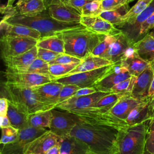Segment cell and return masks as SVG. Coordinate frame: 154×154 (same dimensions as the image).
I'll list each match as a JSON object with an SVG mask.
<instances>
[{
    "label": "cell",
    "mask_w": 154,
    "mask_h": 154,
    "mask_svg": "<svg viewBox=\"0 0 154 154\" xmlns=\"http://www.w3.org/2000/svg\"><path fill=\"white\" fill-rule=\"evenodd\" d=\"M61 54L37 47V58L50 63Z\"/></svg>",
    "instance_id": "obj_44"
},
{
    "label": "cell",
    "mask_w": 154,
    "mask_h": 154,
    "mask_svg": "<svg viewBox=\"0 0 154 154\" xmlns=\"http://www.w3.org/2000/svg\"><path fill=\"white\" fill-rule=\"evenodd\" d=\"M8 108V100L7 98L2 97L0 99V116L7 115Z\"/></svg>",
    "instance_id": "obj_51"
},
{
    "label": "cell",
    "mask_w": 154,
    "mask_h": 154,
    "mask_svg": "<svg viewBox=\"0 0 154 154\" xmlns=\"http://www.w3.org/2000/svg\"><path fill=\"white\" fill-rule=\"evenodd\" d=\"M80 88H81L78 86L73 84L64 85L60 93L57 100V105L71 98L75 94V93Z\"/></svg>",
    "instance_id": "obj_42"
},
{
    "label": "cell",
    "mask_w": 154,
    "mask_h": 154,
    "mask_svg": "<svg viewBox=\"0 0 154 154\" xmlns=\"http://www.w3.org/2000/svg\"><path fill=\"white\" fill-rule=\"evenodd\" d=\"M12 24H19L31 28L41 33L42 37L55 35L67 29L78 27L81 24L58 22L52 18L48 11L25 16L16 14L7 20Z\"/></svg>",
    "instance_id": "obj_3"
},
{
    "label": "cell",
    "mask_w": 154,
    "mask_h": 154,
    "mask_svg": "<svg viewBox=\"0 0 154 154\" xmlns=\"http://www.w3.org/2000/svg\"><path fill=\"white\" fill-rule=\"evenodd\" d=\"M120 63L122 66L128 70L131 75L134 76H138L146 69L151 67L149 62L144 60L138 55L133 46L129 49Z\"/></svg>",
    "instance_id": "obj_20"
},
{
    "label": "cell",
    "mask_w": 154,
    "mask_h": 154,
    "mask_svg": "<svg viewBox=\"0 0 154 154\" xmlns=\"http://www.w3.org/2000/svg\"><path fill=\"white\" fill-rule=\"evenodd\" d=\"M153 99H154V78L153 79V81L152 82V84L149 91L147 101L150 100H153Z\"/></svg>",
    "instance_id": "obj_55"
},
{
    "label": "cell",
    "mask_w": 154,
    "mask_h": 154,
    "mask_svg": "<svg viewBox=\"0 0 154 154\" xmlns=\"http://www.w3.org/2000/svg\"><path fill=\"white\" fill-rule=\"evenodd\" d=\"M133 48L138 55L150 64L154 61V38L149 33L134 43Z\"/></svg>",
    "instance_id": "obj_27"
},
{
    "label": "cell",
    "mask_w": 154,
    "mask_h": 154,
    "mask_svg": "<svg viewBox=\"0 0 154 154\" xmlns=\"http://www.w3.org/2000/svg\"><path fill=\"white\" fill-rule=\"evenodd\" d=\"M63 138L50 130H47L42 135L26 144L24 154H46L53 146L59 145Z\"/></svg>",
    "instance_id": "obj_13"
},
{
    "label": "cell",
    "mask_w": 154,
    "mask_h": 154,
    "mask_svg": "<svg viewBox=\"0 0 154 154\" xmlns=\"http://www.w3.org/2000/svg\"><path fill=\"white\" fill-rule=\"evenodd\" d=\"M90 151L88 146L78 138L70 135L63 137L60 154H87Z\"/></svg>",
    "instance_id": "obj_28"
},
{
    "label": "cell",
    "mask_w": 154,
    "mask_h": 154,
    "mask_svg": "<svg viewBox=\"0 0 154 154\" xmlns=\"http://www.w3.org/2000/svg\"><path fill=\"white\" fill-rule=\"evenodd\" d=\"M143 154H152V153H150V152H149L148 151H147V150H145Z\"/></svg>",
    "instance_id": "obj_60"
},
{
    "label": "cell",
    "mask_w": 154,
    "mask_h": 154,
    "mask_svg": "<svg viewBox=\"0 0 154 154\" xmlns=\"http://www.w3.org/2000/svg\"><path fill=\"white\" fill-rule=\"evenodd\" d=\"M45 128H37L31 126L19 130L18 137L15 141L2 145L0 154H24L25 147L45 133Z\"/></svg>",
    "instance_id": "obj_10"
},
{
    "label": "cell",
    "mask_w": 154,
    "mask_h": 154,
    "mask_svg": "<svg viewBox=\"0 0 154 154\" xmlns=\"http://www.w3.org/2000/svg\"><path fill=\"white\" fill-rule=\"evenodd\" d=\"M2 88L3 97L20 106L29 114L55 108L54 106L40 102L32 87L15 85L4 82L2 83Z\"/></svg>",
    "instance_id": "obj_4"
},
{
    "label": "cell",
    "mask_w": 154,
    "mask_h": 154,
    "mask_svg": "<svg viewBox=\"0 0 154 154\" xmlns=\"http://www.w3.org/2000/svg\"><path fill=\"white\" fill-rule=\"evenodd\" d=\"M129 10L128 4H126L115 10L103 11L99 16L119 29L123 26V17Z\"/></svg>",
    "instance_id": "obj_33"
},
{
    "label": "cell",
    "mask_w": 154,
    "mask_h": 154,
    "mask_svg": "<svg viewBox=\"0 0 154 154\" xmlns=\"http://www.w3.org/2000/svg\"><path fill=\"white\" fill-rule=\"evenodd\" d=\"M80 63H75L67 64H49V72L52 76V81L66 76Z\"/></svg>",
    "instance_id": "obj_37"
},
{
    "label": "cell",
    "mask_w": 154,
    "mask_h": 154,
    "mask_svg": "<svg viewBox=\"0 0 154 154\" xmlns=\"http://www.w3.org/2000/svg\"><path fill=\"white\" fill-rule=\"evenodd\" d=\"M137 76H132L129 79L114 85L110 90L111 93H122L131 94Z\"/></svg>",
    "instance_id": "obj_39"
},
{
    "label": "cell",
    "mask_w": 154,
    "mask_h": 154,
    "mask_svg": "<svg viewBox=\"0 0 154 154\" xmlns=\"http://www.w3.org/2000/svg\"><path fill=\"white\" fill-rule=\"evenodd\" d=\"M5 82L22 87H33L52 81L51 77L35 73H11L4 72Z\"/></svg>",
    "instance_id": "obj_14"
},
{
    "label": "cell",
    "mask_w": 154,
    "mask_h": 154,
    "mask_svg": "<svg viewBox=\"0 0 154 154\" xmlns=\"http://www.w3.org/2000/svg\"><path fill=\"white\" fill-rule=\"evenodd\" d=\"M46 154H60V144L53 146Z\"/></svg>",
    "instance_id": "obj_54"
},
{
    "label": "cell",
    "mask_w": 154,
    "mask_h": 154,
    "mask_svg": "<svg viewBox=\"0 0 154 154\" xmlns=\"http://www.w3.org/2000/svg\"><path fill=\"white\" fill-rule=\"evenodd\" d=\"M42 48L60 54H65L64 43L60 33L55 35L42 37L37 40L36 45Z\"/></svg>",
    "instance_id": "obj_31"
},
{
    "label": "cell",
    "mask_w": 154,
    "mask_h": 154,
    "mask_svg": "<svg viewBox=\"0 0 154 154\" xmlns=\"http://www.w3.org/2000/svg\"><path fill=\"white\" fill-rule=\"evenodd\" d=\"M144 102L132 97L130 94L122 97L108 112L114 117L125 122L129 113L138 105Z\"/></svg>",
    "instance_id": "obj_23"
},
{
    "label": "cell",
    "mask_w": 154,
    "mask_h": 154,
    "mask_svg": "<svg viewBox=\"0 0 154 154\" xmlns=\"http://www.w3.org/2000/svg\"><path fill=\"white\" fill-rule=\"evenodd\" d=\"M5 72L11 73H35L48 76L52 78L49 72V64L38 58H37L29 66L17 69H7Z\"/></svg>",
    "instance_id": "obj_32"
},
{
    "label": "cell",
    "mask_w": 154,
    "mask_h": 154,
    "mask_svg": "<svg viewBox=\"0 0 154 154\" xmlns=\"http://www.w3.org/2000/svg\"><path fill=\"white\" fill-rule=\"evenodd\" d=\"M82 60L70 55L66 54H61L60 56H58L56 59L54 61L49 63V64H67L75 63H80Z\"/></svg>",
    "instance_id": "obj_46"
},
{
    "label": "cell",
    "mask_w": 154,
    "mask_h": 154,
    "mask_svg": "<svg viewBox=\"0 0 154 154\" xmlns=\"http://www.w3.org/2000/svg\"><path fill=\"white\" fill-rule=\"evenodd\" d=\"M145 150L154 154V117L149 121Z\"/></svg>",
    "instance_id": "obj_43"
},
{
    "label": "cell",
    "mask_w": 154,
    "mask_h": 154,
    "mask_svg": "<svg viewBox=\"0 0 154 154\" xmlns=\"http://www.w3.org/2000/svg\"><path fill=\"white\" fill-rule=\"evenodd\" d=\"M132 76L121 64L120 61L112 64L111 71L93 87L97 91L110 93L111 89L117 84L125 81Z\"/></svg>",
    "instance_id": "obj_11"
},
{
    "label": "cell",
    "mask_w": 154,
    "mask_h": 154,
    "mask_svg": "<svg viewBox=\"0 0 154 154\" xmlns=\"http://www.w3.org/2000/svg\"><path fill=\"white\" fill-rule=\"evenodd\" d=\"M52 119V109L29 114L28 120L29 126L37 128H49Z\"/></svg>",
    "instance_id": "obj_35"
},
{
    "label": "cell",
    "mask_w": 154,
    "mask_h": 154,
    "mask_svg": "<svg viewBox=\"0 0 154 154\" xmlns=\"http://www.w3.org/2000/svg\"><path fill=\"white\" fill-rule=\"evenodd\" d=\"M103 11L112 10L128 4L126 0H101Z\"/></svg>",
    "instance_id": "obj_47"
},
{
    "label": "cell",
    "mask_w": 154,
    "mask_h": 154,
    "mask_svg": "<svg viewBox=\"0 0 154 154\" xmlns=\"http://www.w3.org/2000/svg\"><path fill=\"white\" fill-rule=\"evenodd\" d=\"M154 28V13L151 14L141 25L138 40L148 34Z\"/></svg>",
    "instance_id": "obj_45"
},
{
    "label": "cell",
    "mask_w": 154,
    "mask_h": 154,
    "mask_svg": "<svg viewBox=\"0 0 154 154\" xmlns=\"http://www.w3.org/2000/svg\"><path fill=\"white\" fill-rule=\"evenodd\" d=\"M154 78V72L150 67L147 68L137 76L131 96L140 101L147 102L149 91Z\"/></svg>",
    "instance_id": "obj_19"
},
{
    "label": "cell",
    "mask_w": 154,
    "mask_h": 154,
    "mask_svg": "<svg viewBox=\"0 0 154 154\" xmlns=\"http://www.w3.org/2000/svg\"><path fill=\"white\" fill-rule=\"evenodd\" d=\"M103 11L101 0H92L82 8L81 15L85 16H98Z\"/></svg>",
    "instance_id": "obj_38"
},
{
    "label": "cell",
    "mask_w": 154,
    "mask_h": 154,
    "mask_svg": "<svg viewBox=\"0 0 154 154\" xmlns=\"http://www.w3.org/2000/svg\"><path fill=\"white\" fill-rule=\"evenodd\" d=\"M63 0H45V4L46 7H48V6L51 4H54V3H57V2H62Z\"/></svg>",
    "instance_id": "obj_56"
},
{
    "label": "cell",
    "mask_w": 154,
    "mask_h": 154,
    "mask_svg": "<svg viewBox=\"0 0 154 154\" xmlns=\"http://www.w3.org/2000/svg\"><path fill=\"white\" fill-rule=\"evenodd\" d=\"M91 1L92 0H63L61 2L75 8L81 14L83 7Z\"/></svg>",
    "instance_id": "obj_48"
},
{
    "label": "cell",
    "mask_w": 154,
    "mask_h": 154,
    "mask_svg": "<svg viewBox=\"0 0 154 154\" xmlns=\"http://www.w3.org/2000/svg\"><path fill=\"white\" fill-rule=\"evenodd\" d=\"M96 91H97L94 87L82 88H80L79 90H78L72 97H80V96H87V95L93 94Z\"/></svg>",
    "instance_id": "obj_50"
},
{
    "label": "cell",
    "mask_w": 154,
    "mask_h": 154,
    "mask_svg": "<svg viewBox=\"0 0 154 154\" xmlns=\"http://www.w3.org/2000/svg\"><path fill=\"white\" fill-rule=\"evenodd\" d=\"M147 102H148V105H149L150 119H152V118L154 117V99L148 100Z\"/></svg>",
    "instance_id": "obj_53"
},
{
    "label": "cell",
    "mask_w": 154,
    "mask_h": 154,
    "mask_svg": "<svg viewBox=\"0 0 154 154\" xmlns=\"http://www.w3.org/2000/svg\"><path fill=\"white\" fill-rule=\"evenodd\" d=\"M87 154H96V153H93V152H92L90 151V152H88Z\"/></svg>",
    "instance_id": "obj_61"
},
{
    "label": "cell",
    "mask_w": 154,
    "mask_h": 154,
    "mask_svg": "<svg viewBox=\"0 0 154 154\" xmlns=\"http://www.w3.org/2000/svg\"><path fill=\"white\" fill-rule=\"evenodd\" d=\"M116 35H106L105 38L91 52L92 55L97 56L103 58L104 55L108 51L111 45L114 42L116 38Z\"/></svg>",
    "instance_id": "obj_40"
},
{
    "label": "cell",
    "mask_w": 154,
    "mask_h": 154,
    "mask_svg": "<svg viewBox=\"0 0 154 154\" xmlns=\"http://www.w3.org/2000/svg\"><path fill=\"white\" fill-rule=\"evenodd\" d=\"M112 66V64L91 71L65 76L54 79L53 81L60 82L64 85H76L81 88L93 87L98 81L104 78L111 71Z\"/></svg>",
    "instance_id": "obj_6"
},
{
    "label": "cell",
    "mask_w": 154,
    "mask_h": 154,
    "mask_svg": "<svg viewBox=\"0 0 154 154\" xmlns=\"http://www.w3.org/2000/svg\"><path fill=\"white\" fill-rule=\"evenodd\" d=\"M149 109L147 102H144L136 106L125 120L128 126L137 125L150 120Z\"/></svg>",
    "instance_id": "obj_30"
},
{
    "label": "cell",
    "mask_w": 154,
    "mask_h": 154,
    "mask_svg": "<svg viewBox=\"0 0 154 154\" xmlns=\"http://www.w3.org/2000/svg\"><path fill=\"white\" fill-rule=\"evenodd\" d=\"M1 13L4 14V16L2 20H6V21L8 19H9L10 17H13V16L19 14L16 7L13 6L10 7V6L6 5L4 7H1Z\"/></svg>",
    "instance_id": "obj_49"
},
{
    "label": "cell",
    "mask_w": 154,
    "mask_h": 154,
    "mask_svg": "<svg viewBox=\"0 0 154 154\" xmlns=\"http://www.w3.org/2000/svg\"><path fill=\"white\" fill-rule=\"evenodd\" d=\"M29 115L22 107L8 100L7 116L11 126L19 130L28 127Z\"/></svg>",
    "instance_id": "obj_24"
},
{
    "label": "cell",
    "mask_w": 154,
    "mask_h": 154,
    "mask_svg": "<svg viewBox=\"0 0 154 154\" xmlns=\"http://www.w3.org/2000/svg\"><path fill=\"white\" fill-rule=\"evenodd\" d=\"M64 43L65 54L83 60L103 40L105 35L95 33L81 24L78 27L60 32Z\"/></svg>",
    "instance_id": "obj_2"
},
{
    "label": "cell",
    "mask_w": 154,
    "mask_h": 154,
    "mask_svg": "<svg viewBox=\"0 0 154 154\" xmlns=\"http://www.w3.org/2000/svg\"><path fill=\"white\" fill-rule=\"evenodd\" d=\"M109 93L103 91H96L87 96L78 97H72L68 100L58 104L55 109L74 112L77 111L89 108L93 106L102 97Z\"/></svg>",
    "instance_id": "obj_12"
},
{
    "label": "cell",
    "mask_w": 154,
    "mask_h": 154,
    "mask_svg": "<svg viewBox=\"0 0 154 154\" xmlns=\"http://www.w3.org/2000/svg\"><path fill=\"white\" fill-rule=\"evenodd\" d=\"M63 86L64 84L52 81L32 88L40 102L55 108L60 93Z\"/></svg>",
    "instance_id": "obj_18"
},
{
    "label": "cell",
    "mask_w": 154,
    "mask_h": 154,
    "mask_svg": "<svg viewBox=\"0 0 154 154\" xmlns=\"http://www.w3.org/2000/svg\"><path fill=\"white\" fill-rule=\"evenodd\" d=\"M15 7L19 14L25 16L36 14L47 9L45 0H18Z\"/></svg>",
    "instance_id": "obj_29"
},
{
    "label": "cell",
    "mask_w": 154,
    "mask_h": 154,
    "mask_svg": "<svg viewBox=\"0 0 154 154\" xmlns=\"http://www.w3.org/2000/svg\"><path fill=\"white\" fill-rule=\"evenodd\" d=\"M73 113L78 115L81 119L87 123L108 126L118 130L127 127L125 121L121 120L109 112H102L93 108H89Z\"/></svg>",
    "instance_id": "obj_9"
},
{
    "label": "cell",
    "mask_w": 154,
    "mask_h": 154,
    "mask_svg": "<svg viewBox=\"0 0 154 154\" xmlns=\"http://www.w3.org/2000/svg\"><path fill=\"white\" fill-rule=\"evenodd\" d=\"M11 123L8 117L7 116H0V126L1 128L11 126Z\"/></svg>",
    "instance_id": "obj_52"
},
{
    "label": "cell",
    "mask_w": 154,
    "mask_h": 154,
    "mask_svg": "<svg viewBox=\"0 0 154 154\" xmlns=\"http://www.w3.org/2000/svg\"><path fill=\"white\" fill-rule=\"evenodd\" d=\"M126 95H129V94L109 93L99 99L91 108L102 112H108L116 103Z\"/></svg>",
    "instance_id": "obj_34"
},
{
    "label": "cell",
    "mask_w": 154,
    "mask_h": 154,
    "mask_svg": "<svg viewBox=\"0 0 154 154\" xmlns=\"http://www.w3.org/2000/svg\"><path fill=\"white\" fill-rule=\"evenodd\" d=\"M80 23L95 33L105 35H114L122 32L120 29L116 28L99 16H82Z\"/></svg>",
    "instance_id": "obj_17"
},
{
    "label": "cell",
    "mask_w": 154,
    "mask_h": 154,
    "mask_svg": "<svg viewBox=\"0 0 154 154\" xmlns=\"http://www.w3.org/2000/svg\"><path fill=\"white\" fill-rule=\"evenodd\" d=\"M47 8L49 15L58 22L81 24V14L75 8L63 2L51 4L48 6Z\"/></svg>",
    "instance_id": "obj_15"
},
{
    "label": "cell",
    "mask_w": 154,
    "mask_h": 154,
    "mask_svg": "<svg viewBox=\"0 0 154 154\" xmlns=\"http://www.w3.org/2000/svg\"><path fill=\"white\" fill-rule=\"evenodd\" d=\"M151 68L152 69V70H153V72H154V61L152 62V63H151Z\"/></svg>",
    "instance_id": "obj_59"
},
{
    "label": "cell",
    "mask_w": 154,
    "mask_h": 154,
    "mask_svg": "<svg viewBox=\"0 0 154 154\" xmlns=\"http://www.w3.org/2000/svg\"><path fill=\"white\" fill-rule=\"evenodd\" d=\"M147 122L119 131L117 154H143L145 150Z\"/></svg>",
    "instance_id": "obj_5"
},
{
    "label": "cell",
    "mask_w": 154,
    "mask_h": 154,
    "mask_svg": "<svg viewBox=\"0 0 154 154\" xmlns=\"http://www.w3.org/2000/svg\"><path fill=\"white\" fill-rule=\"evenodd\" d=\"M111 64H112V62L107 59L90 55L82 60L81 63L66 76L75 73L93 70Z\"/></svg>",
    "instance_id": "obj_26"
},
{
    "label": "cell",
    "mask_w": 154,
    "mask_h": 154,
    "mask_svg": "<svg viewBox=\"0 0 154 154\" xmlns=\"http://www.w3.org/2000/svg\"><path fill=\"white\" fill-rule=\"evenodd\" d=\"M37 40L28 37H1L0 45L2 58L15 57L23 54L36 46Z\"/></svg>",
    "instance_id": "obj_7"
},
{
    "label": "cell",
    "mask_w": 154,
    "mask_h": 154,
    "mask_svg": "<svg viewBox=\"0 0 154 154\" xmlns=\"http://www.w3.org/2000/svg\"><path fill=\"white\" fill-rule=\"evenodd\" d=\"M154 13V0L151 4L144 11L139 14L134 22L130 25L124 26L120 29L131 40L132 43H135L138 40L140 27L142 23Z\"/></svg>",
    "instance_id": "obj_22"
},
{
    "label": "cell",
    "mask_w": 154,
    "mask_h": 154,
    "mask_svg": "<svg viewBox=\"0 0 154 154\" xmlns=\"http://www.w3.org/2000/svg\"><path fill=\"white\" fill-rule=\"evenodd\" d=\"M52 112L49 130L62 138L69 136L73 128L83 122L78 115L69 111H61L54 108Z\"/></svg>",
    "instance_id": "obj_8"
},
{
    "label": "cell",
    "mask_w": 154,
    "mask_h": 154,
    "mask_svg": "<svg viewBox=\"0 0 154 154\" xmlns=\"http://www.w3.org/2000/svg\"><path fill=\"white\" fill-rule=\"evenodd\" d=\"M14 1H15V0H8L7 5V6H10V7L13 6V2H14Z\"/></svg>",
    "instance_id": "obj_57"
},
{
    "label": "cell",
    "mask_w": 154,
    "mask_h": 154,
    "mask_svg": "<svg viewBox=\"0 0 154 154\" xmlns=\"http://www.w3.org/2000/svg\"><path fill=\"white\" fill-rule=\"evenodd\" d=\"M119 130L82 122L76 125L69 135L88 146L96 154H117Z\"/></svg>",
    "instance_id": "obj_1"
},
{
    "label": "cell",
    "mask_w": 154,
    "mask_h": 154,
    "mask_svg": "<svg viewBox=\"0 0 154 154\" xmlns=\"http://www.w3.org/2000/svg\"><path fill=\"white\" fill-rule=\"evenodd\" d=\"M0 31L1 37H28L37 40L42 37L40 32L31 28L19 24H12L3 20L0 23Z\"/></svg>",
    "instance_id": "obj_21"
},
{
    "label": "cell",
    "mask_w": 154,
    "mask_h": 154,
    "mask_svg": "<svg viewBox=\"0 0 154 154\" xmlns=\"http://www.w3.org/2000/svg\"><path fill=\"white\" fill-rule=\"evenodd\" d=\"M1 131L2 135L0 143L1 145H5L16 141L18 137L19 130L11 126L1 128Z\"/></svg>",
    "instance_id": "obj_41"
},
{
    "label": "cell",
    "mask_w": 154,
    "mask_h": 154,
    "mask_svg": "<svg viewBox=\"0 0 154 154\" xmlns=\"http://www.w3.org/2000/svg\"><path fill=\"white\" fill-rule=\"evenodd\" d=\"M126 1H127L128 3H129V2H131V1H134V0H126Z\"/></svg>",
    "instance_id": "obj_62"
},
{
    "label": "cell",
    "mask_w": 154,
    "mask_h": 154,
    "mask_svg": "<svg viewBox=\"0 0 154 154\" xmlns=\"http://www.w3.org/2000/svg\"><path fill=\"white\" fill-rule=\"evenodd\" d=\"M153 0H138L137 2L129 9L128 13L123 17V24L122 26L130 25L132 23L136 17L148 7Z\"/></svg>",
    "instance_id": "obj_36"
},
{
    "label": "cell",
    "mask_w": 154,
    "mask_h": 154,
    "mask_svg": "<svg viewBox=\"0 0 154 154\" xmlns=\"http://www.w3.org/2000/svg\"><path fill=\"white\" fill-rule=\"evenodd\" d=\"M37 58V46L29 51L15 57L2 58L7 69H17L29 66Z\"/></svg>",
    "instance_id": "obj_25"
},
{
    "label": "cell",
    "mask_w": 154,
    "mask_h": 154,
    "mask_svg": "<svg viewBox=\"0 0 154 154\" xmlns=\"http://www.w3.org/2000/svg\"><path fill=\"white\" fill-rule=\"evenodd\" d=\"M133 45L134 43L122 31L116 35L115 40L103 58L108 60L112 64L119 62L125 57Z\"/></svg>",
    "instance_id": "obj_16"
},
{
    "label": "cell",
    "mask_w": 154,
    "mask_h": 154,
    "mask_svg": "<svg viewBox=\"0 0 154 154\" xmlns=\"http://www.w3.org/2000/svg\"><path fill=\"white\" fill-rule=\"evenodd\" d=\"M149 34L154 38V28L149 32Z\"/></svg>",
    "instance_id": "obj_58"
}]
</instances>
